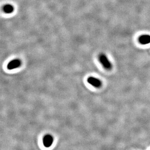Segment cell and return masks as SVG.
Segmentation results:
<instances>
[{
  "instance_id": "obj_4",
  "label": "cell",
  "mask_w": 150,
  "mask_h": 150,
  "mask_svg": "<svg viewBox=\"0 0 150 150\" xmlns=\"http://www.w3.org/2000/svg\"><path fill=\"white\" fill-rule=\"evenodd\" d=\"M139 43L143 45L149 44L150 43V35L148 34L142 35L138 39Z\"/></svg>"
},
{
  "instance_id": "obj_3",
  "label": "cell",
  "mask_w": 150,
  "mask_h": 150,
  "mask_svg": "<svg viewBox=\"0 0 150 150\" xmlns=\"http://www.w3.org/2000/svg\"><path fill=\"white\" fill-rule=\"evenodd\" d=\"M87 81L88 84L96 88H99L102 85V82L100 80L94 77H89L87 79Z\"/></svg>"
},
{
  "instance_id": "obj_6",
  "label": "cell",
  "mask_w": 150,
  "mask_h": 150,
  "mask_svg": "<svg viewBox=\"0 0 150 150\" xmlns=\"http://www.w3.org/2000/svg\"><path fill=\"white\" fill-rule=\"evenodd\" d=\"M3 10L5 13L10 14L12 13L14 11V7L10 4H6L3 7Z\"/></svg>"
},
{
  "instance_id": "obj_2",
  "label": "cell",
  "mask_w": 150,
  "mask_h": 150,
  "mask_svg": "<svg viewBox=\"0 0 150 150\" xmlns=\"http://www.w3.org/2000/svg\"><path fill=\"white\" fill-rule=\"evenodd\" d=\"M21 61L18 59H15L10 61L7 65V69L8 70H13L18 68L21 65Z\"/></svg>"
},
{
  "instance_id": "obj_1",
  "label": "cell",
  "mask_w": 150,
  "mask_h": 150,
  "mask_svg": "<svg viewBox=\"0 0 150 150\" xmlns=\"http://www.w3.org/2000/svg\"><path fill=\"white\" fill-rule=\"evenodd\" d=\"M99 60L101 64L105 69L110 70L112 68V64L105 54H100L99 57Z\"/></svg>"
},
{
  "instance_id": "obj_5",
  "label": "cell",
  "mask_w": 150,
  "mask_h": 150,
  "mask_svg": "<svg viewBox=\"0 0 150 150\" xmlns=\"http://www.w3.org/2000/svg\"><path fill=\"white\" fill-rule=\"evenodd\" d=\"M43 144L46 147H49L52 144L53 142V138L52 136L48 135L44 136L43 139Z\"/></svg>"
}]
</instances>
